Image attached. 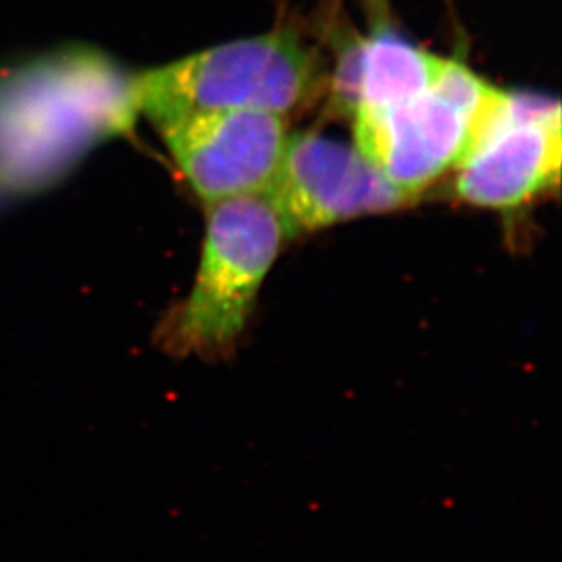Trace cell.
I'll list each match as a JSON object with an SVG mask.
<instances>
[{"label":"cell","mask_w":562,"mask_h":562,"mask_svg":"<svg viewBox=\"0 0 562 562\" xmlns=\"http://www.w3.org/2000/svg\"><path fill=\"white\" fill-rule=\"evenodd\" d=\"M450 59L404 41L390 27L373 30L340 55L334 95L350 115L395 106L430 90Z\"/></svg>","instance_id":"ba28073f"},{"label":"cell","mask_w":562,"mask_h":562,"mask_svg":"<svg viewBox=\"0 0 562 562\" xmlns=\"http://www.w3.org/2000/svg\"><path fill=\"white\" fill-rule=\"evenodd\" d=\"M160 135L204 204L266 193L286 149V117L262 110H218L177 119Z\"/></svg>","instance_id":"52a82bcc"},{"label":"cell","mask_w":562,"mask_h":562,"mask_svg":"<svg viewBox=\"0 0 562 562\" xmlns=\"http://www.w3.org/2000/svg\"><path fill=\"white\" fill-rule=\"evenodd\" d=\"M140 115L137 75L95 49H63L0 75V195L37 193Z\"/></svg>","instance_id":"6da1fadb"},{"label":"cell","mask_w":562,"mask_h":562,"mask_svg":"<svg viewBox=\"0 0 562 562\" xmlns=\"http://www.w3.org/2000/svg\"><path fill=\"white\" fill-rule=\"evenodd\" d=\"M266 195L281 213L292 239L414 202L390 184L356 144L312 132L290 133Z\"/></svg>","instance_id":"5b68a950"},{"label":"cell","mask_w":562,"mask_h":562,"mask_svg":"<svg viewBox=\"0 0 562 562\" xmlns=\"http://www.w3.org/2000/svg\"><path fill=\"white\" fill-rule=\"evenodd\" d=\"M361 4L372 30L390 26V0H361Z\"/></svg>","instance_id":"9c48e42d"},{"label":"cell","mask_w":562,"mask_h":562,"mask_svg":"<svg viewBox=\"0 0 562 562\" xmlns=\"http://www.w3.org/2000/svg\"><path fill=\"white\" fill-rule=\"evenodd\" d=\"M508 91L451 60L430 90L351 115L356 146L412 199L467 159L508 102Z\"/></svg>","instance_id":"277c9868"},{"label":"cell","mask_w":562,"mask_h":562,"mask_svg":"<svg viewBox=\"0 0 562 562\" xmlns=\"http://www.w3.org/2000/svg\"><path fill=\"white\" fill-rule=\"evenodd\" d=\"M292 235L266 193L206 204L195 281L155 328V345L177 359L223 361L243 340L260 290Z\"/></svg>","instance_id":"7a4b0ae2"},{"label":"cell","mask_w":562,"mask_h":562,"mask_svg":"<svg viewBox=\"0 0 562 562\" xmlns=\"http://www.w3.org/2000/svg\"><path fill=\"white\" fill-rule=\"evenodd\" d=\"M140 113L159 127L218 110H262L286 117L315 95L317 57L292 30L202 49L137 75Z\"/></svg>","instance_id":"3957f363"},{"label":"cell","mask_w":562,"mask_h":562,"mask_svg":"<svg viewBox=\"0 0 562 562\" xmlns=\"http://www.w3.org/2000/svg\"><path fill=\"white\" fill-rule=\"evenodd\" d=\"M561 106L542 97L514 95L467 159L453 193L472 206L515 210L559 184Z\"/></svg>","instance_id":"8992f818"}]
</instances>
